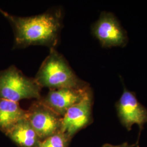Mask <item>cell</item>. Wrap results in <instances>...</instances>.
<instances>
[{
    "label": "cell",
    "instance_id": "obj_1",
    "mask_svg": "<svg viewBox=\"0 0 147 147\" xmlns=\"http://www.w3.org/2000/svg\"><path fill=\"white\" fill-rule=\"evenodd\" d=\"M0 13L10 22L14 32V48L42 45L55 48L62 27V13L53 9L37 16L20 17L0 9Z\"/></svg>",
    "mask_w": 147,
    "mask_h": 147
},
{
    "label": "cell",
    "instance_id": "obj_2",
    "mask_svg": "<svg viewBox=\"0 0 147 147\" xmlns=\"http://www.w3.org/2000/svg\"><path fill=\"white\" fill-rule=\"evenodd\" d=\"M34 79L42 88L50 89L90 86L79 78L65 58L55 48L50 49L49 55L42 62Z\"/></svg>",
    "mask_w": 147,
    "mask_h": 147
},
{
    "label": "cell",
    "instance_id": "obj_3",
    "mask_svg": "<svg viewBox=\"0 0 147 147\" xmlns=\"http://www.w3.org/2000/svg\"><path fill=\"white\" fill-rule=\"evenodd\" d=\"M42 88L34 78L27 77L16 66L0 71V98L17 102L33 98L40 100Z\"/></svg>",
    "mask_w": 147,
    "mask_h": 147
},
{
    "label": "cell",
    "instance_id": "obj_4",
    "mask_svg": "<svg viewBox=\"0 0 147 147\" xmlns=\"http://www.w3.org/2000/svg\"><path fill=\"white\" fill-rule=\"evenodd\" d=\"M91 31L104 48L125 47L129 42L127 32L111 12L102 11L98 20L92 25Z\"/></svg>",
    "mask_w": 147,
    "mask_h": 147
},
{
    "label": "cell",
    "instance_id": "obj_5",
    "mask_svg": "<svg viewBox=\"0 0 147 147\" xmlns=\"http://www.w3.org/2000/svg\"><path fill=\"white\" fill-rule=\"evenodd\" d=\"M123 85V92L115 104L118 118L127 131L131 130L133 125L137 124L140 135L147 123V109L137 99L136 93L128 90Z\"/></svg>",
    "mask_w": 147,
    "mask_h": 147
},
{
    "label": "cell",
    "instance_id": "obj_6",
    "mask_svg": "<svg viewBox=\"0 0 147 147\" xmlns=\"http://www.w3.org/2000/svg\"><path fill=\"white\" fill-rule=\"evenodd\" d=\"M27 111V121L42 141L60 131L62 117L41 100L34 101Z\"/></svg>",
    "mask_w": 147,
    "mask_h": 147
},
{
    "label": "cell",
    "instance_id": "obj_7",
    "mask_svg": "<svg viewBox=\"0 0 147 147\" xmlns=\"http://www.w3.org/2000/svg\"><path fill=\"white\" fill-rule=\"evenodd\" d=\"M93 94L91 90L84 99L69 109L62 118L60 131L71 139L81 129L93 121L92 106Z\"/></svg>",
    "mask_w": 147,
    "mask_h": 147
},
{
    "label": "cell",
    "instance_id": "obj_8",
    "mask_svg": "<svg viewBox=\"0 0 147 147\" xmlns=\"http://www.w3.org/2000/svg\"><path fill=\"white\" fill-rule=\"evenodd\" d=\"M92 90L90 86L84 88L66 87L50 89L40 100L51 110L62 117L69 109L83 100Z\"/></svg>",
    "mask_w": 147,
    "mask_h": 147
},
{
    "label": "cell",
    "instance_id": "obj_9",
    "mask_svg": "<svg viewBox=\"0 0 147 147\" xmlns=\"http://www.w3.org/2000/svg\"><path fill=\"white\" fill-rule=\"evenodd\" d=\"M27 111L18 102L0 98V130L7 133L19 121L27 118Z\"/></svg>",
    "mask_w": 147,
    "mask_h": 147
},
{
    "label": "cell",
    "instance_id": "obj_10",
    "mask_svg": "<svg viewBox=\"0 0 147 147\" xmlns=\"http://www.w3.org/2000/svg\"><path fill=\"white\" fill-rule=\"evenodd\" d=\"M5 134L20 147H37L42 141L26 118L19 121Z\"/></svg>",
    "mask_w": 147,
    "mask_h": 147
},
{
    "label": "cell",
    "instance_id": "obj_11",
    "mask_svg": "<svg viewBox=\"0 0 147 147\" xmlns=\"http://www.w3.org/2000/svg\"><path fill=\"white\" fill-rule=\"evenodd\" d=\"M70 138L61 131L41 141L37 147H67Z\"/></svg>",
    "mask_w": 147,
    "mask_h": 147
},
{
    "label": "cell",
    "instance_id": "obj_12",
    "mask_svg": "<svg viewBox=\"0 0 147 147\" xmlns=\"http://www.w3.org/2000/svg\"><path fill=\"white\" fill-rule=\"evenodd\" d=\"M136 146V144H129L127 142H124L123 144L118 145V146H114L110 144H105L102 147H134Z\"/></svg>",
    "mask_w": 147,
    "mask_h": 147
}]
</instances>
